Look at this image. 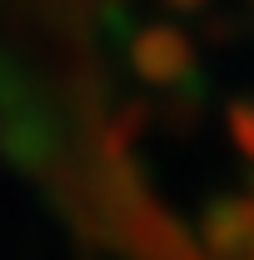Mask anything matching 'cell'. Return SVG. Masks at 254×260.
<instances>
[]
</instances>
